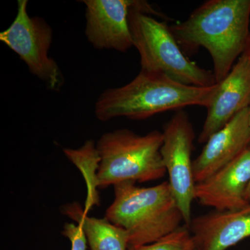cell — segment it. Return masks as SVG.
Returning a JSON list of instances; mask_svg holds the SVG:
<instances>
[{"label":"cell","mask_w":250,"mask_h":250,"mask_svg":"<svg viewBox=\"0 0 250 250\" xmlns=\"http://www.w3.org/2000/svg\"><path fill=\"white\" fill-rule=\"evenodd\" d=\"M250 182V147L234 161L195 185V200L215 210H236L250 205L246 200Z\"/></svg>","instance_id":"obj_11"},{"label":"cell","mask_w":250,"mask_h":250,"mask_svg":"<svg viewBox=\"0 0 250 250\" xmlns=\"http://www.w3.org/2000/svg\"><path fill=\"white\" fill-rule=\"evenodd\" d=\"M245 53L250 54V34L249 39H248V44H247L246 48L244 51Z\"/></svg>","instance_id":"obj_18"},{"label":"cell","mask_w":250,"mask_h":250,"mask_svg":"<svg viewBox=\"0 0 250 250\" xmlns=\"http://www.w3.org/2000/svg\"><path fill=\"white\" fill-rule=\"evenodd\" d=\"M164 19L149 3L139 1L129 14L130 31L133 44L141 58V70L161 73L183 83L197 87L216 84L211 70L199 66L188 58Z\"/></svg>","instance_id":"obj_4"},{"label":"cell","mask_w":250,"mask_h":250,"mask_svg":"<svg viewBox=\"0 0 250 250\" xmlns=\"http://www.w3.org/2000/svg\"><path fill=\"white\" fill-rule=\"evenodd\" d=\"M128 250H200V248L190 228L184 224L154 243L129 246Z\"/></svg>","instance_id":"obj_15"},{"label":"cell","mask_w":250,"mask_h":250,"mask_svg":"<svg viewBox=\"0 0 250 250\" xmlns=\"http://www.w3.org/2000/svg\"><path fill=\"white\" fill-rule=\"evenodd\" d=\"M27 6V0H18L16 18L0 33V41L19 56L49 90L59 92L63 85V75L57 62L49 57L53 31L42 18L30 17Z\"/></svg>","instance_id":"obj_6"},{"label":"cell","mask_w":250,"mask_h":250,"mask_svg":"<svg viewBox=\"0 0 250 250\" xmlns=\"http://www.w3.org/2000/svg\"><path fill=\"white\" fill-rule=\"evenodd\" d=\"M218 89V83L210 87L193 86L163 74L141 70L126 85L104 90L95 103V116L102 122L120 117L141 121L188 106L207 108Z\"/></svg>","instance_id":"obj_2"},{"label":"cell","mask_w":250,"mask_h":250,"mask_svg":"<svg viewBox=\"0 0 250 250\" xmlns=\"http://www.w3.org/2000/svg\"><path fill=\"white\" fill-rule=\"evenodd\" d=\"M61 211L83 229L90 250H128L129 235L126 230L106 218L88 216L77 202L62 206Z\"/></svg>","instance_id":"obj_13"},{"label":"cell","mask_w":250,"mask_h":250,"mask_svg":"<svg viewBox=\"0 0 250 250\" xmlns=\"http://www.w3.org/2000/svg\"><path fill=\"white\" fill-rule=\"evenodd\" d=\"M250 147V107L237 113L212 135L192 163L194 179L200 183L234 161Z\"/></svg>","instance_id":"obj_9"},{"label":"cell","mask_w":250,"mask_h":250,"mask_svg":"<svg viewBox=\"0 0 250 250\" xmlns=\"http://www.w3.org/2000/svg\"><path fill=\"white\" fill-rule=\"evenodd\" d=\"M218 83L199 136L200 144L207 143L237 113L250 107V54L243 52L228 76Z\"/></svg>","instance_id":"obj_10"},{"label":"cell","mask_w":250,"mask_h":250,"mask_svg":"<svg viewBox=\"0 0 250 250\" xmlns=\"http://www.w3.org/2000/svg\"><path fill=\"white\" fill-rule=\"evenodd\" d=\"M189 228L200 250H228L250 237V205L199 215L192 219Z\"/></svg>","instance_id":"obj_12"},{"label":"cell","mask_w":250,"mask_h":250,"mask_svg":"<svg viewBox=\"0 0 250 250\" xmlns=\"http://www.w3.org/2000/svg\"><path fill=\"white\" fill-rule=\"evenodd\" d=\"M138 0H83L85 7V34L98 49L126 52L134 47L129 14Z\"/></svg>","instance_id":"obj_8"},{"label":"cell","mask_w":250,"mask_h":250,"mask_svg":"<svg viewBox=\"0 0 250 250\" xmlns=\"http://www.w3.org/2000/svg\"><path fill=\"white\" fill-rule=\"evenodd\" d=\"M163 141V133L157 130L146 135L127 129L104 134L96 143L100 157L98 188L163 178L167 172L161 154Z\"/></svg>","instance_id":"obj_5"},{"label":"cell","mask_w":250,"mask_h":250,"mask_svg":"<svg viewBox=\"0 0 250 250\" xmlns=\"http://www.w3.org/2000/svg\"><path fill=\"white\" fill-rule=\"evenodd\" d=\"M246 200L247 201L250 202V182L246 192Z\"/></svg>","instance_id":"obj_17"},{"label":"cell","mask_w":250,"mask_h":250,"mask_svg":"<svg viewBox=\"0 0 250 250\" xmlns=\"http://www.w3.org/2000/svg\"><path fill=\"white\" fill-rule=\"evenodd\" d=\"M113 189L114 200L105 218L126 230L129 246L154 243L184 222L168 182L145 188L129 181L116 184Z\"/></svg>","instance_id":"obj_3"},{"label":"cell","mask_w":250,"mask_h":250,"mask_svg":"<svg viewBox=\"0 0 250 250\" xmlns=\"http://www.w3.org/2000/svg\"><path fill=\"white\" fill-rule=\"evenodd\" d=\"M62 236L67 238L71 243V250H86V238L80 225L74 223H65L62 227Z\"/></svg>","instance_id":"obj_16"},{"label":"cell","mask_w":250,"mask_h":250,"mask_svg":"<svg viewBox=\"0 0 250 250\" xmlns=\"http://www.w3.org/2000/svg\"><path fill=\"white\" fill-rule=\"evenodd\" d=\"M64 154L72 164L80 169L87 185V196L83 210L88 211L95 205H100L98 195V172L100 157L96 143L92 140L85 141L82 147L77 149L65 148Z\"/></svg>","instance_id":"obj_14"},{"label":"cell","mask_w":250,"mask_h":250,"mask_svg":"<svg viewBox=\"0 0 250 250\" xmlns=\"http://www.w3.org/2000/svg\"><path fill=\"white\" fill-rule=\"evenodd\" d=\"M250 0H208L186 21L170 26L184 54L208 51L220 83L244 52L250 34Z\"/></svg>","instance_id":"obj_1"},{"label":"cell","mask_w":250,"mask_h":250,"mask_svg":"<svg viewBox=\"0 0 250 250\" xmlns=\"http://www.w3.org/2000/svg\"></svg>","instance_id":"obj_19"},{"label":"cell","mask_w":250,"mask_h":250,"mask_svg":"<svg viewBox=\"0 0 250 250\" xmlns=\"http://www.w3.org/2000/svg\"><path fill=\"white\" fill-rule=\"evenodd\" d=\"M162 133L164 141L161 154L168 174V182L183 215L184 223L189 227L196 185L191 159L195 131L187 113L179 110L164 125Z\"/></svg>","instance_id":"obj_7"}]
</instances>
